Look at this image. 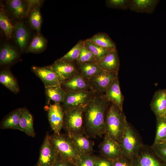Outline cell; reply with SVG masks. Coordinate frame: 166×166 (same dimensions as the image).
I'll return each instance as SVG.
<instances>
[{
  "label": "cell",
  "instance_id": "obj_9",
  "mask_svg": "<svg viewBox=\"0 0 166 166\" xmlns=\"http://www.w3.org/2000/svg\"><path fill=\"white\" fill-rule=\"evenodd\" d=\"M57 156L56 150L50 141L47 133L41 146L36 166H53Z\"/></svg>",
  "mask_w": 166,
  "mask_h": 166
},
{
  "label": "cell",
  "instance_id": "obj_10",
  "mask_svg": "<svg viewBox=\"0 0 166 166\" xmlns=\"http://www.w3.org/2000/svg\"><path fill=\"white\" fill-rule=\"evenodd\" d=\"M49 66L57 74L61 83L78 72L77 64L76 65L74 62H66L59 59Z\"/></svg>",
  "mask_w": 166,
  "mask_h": 166
},
{
  "label": "cell",
  "instance_id": "obj_33",
  "mask_svg": "<svg viewBox=\"0 0 166 166\" xmlns=\"http://www.w3.org/2000/svg\"><path fill=\"white\" fill-rule=\"evenodd\" d=\"M29 22L30 25L40 34L42 20L40 10V6L38 4L32 9L29 17Z\"/></svg>",
  "mask_w": 166,
  "mask_h": 166
},
{
  "label": "cell",
  "instance_id": "obj_12",
  "mask_svg": "<svg viewBox=\"0 0 166 166\" xmlns=\"http://www.w3.org/2000/svg\"><path fill=\"white\" fill-rule=\"evenodd\" d=\"M61 85L65 92L93 90L87 79L83 77L79 72L62 83Z\"/></svg>",
  "mask_w": 166,
  "mask_h": 166
},
{
  "label": "cell",
  "instance_id": "obj_22",
  "mask_svg": "<svg viewBox=\"0 0 166 166\" xmlns=\"http://www.w3.org/2000/svg\"><path fill=\"white\" fill-rule=\"evenodd\" d=\"M77 64L79 73L83 77L88 79L101 73L104 71L95 62H89Z\"/></svg>",
  "mask_w": 166,
  "mask_h": 166
},
{
  "label": "cell",
  "instance_id": "obj_16",
  "mask_svg": "<svg viewBox=\"0 0 166 166\" xmlns=\"http://www.w3.org/2000/svg\"><path fill=\"white\" fill-rule=\"evenodd\" d=\"M104 95L109 102L123 110L124 97L121 90L118 77L109 86Z\"/></svg>",
  "mask_w": 166,
  "mask_h": 166
},
{
  "label": "cell",
  "instance_id": "obj_38",
  "mask_svg": "<svg viewBox=\"0 0 166 166\" xmlns=\"http://www.w3.org/2000/svg\"><path fill=\"white\" fill-rule=\"evenodd\" d=\"M151 147L157 156L166 164V141L152 145Z\"/></svg>",
  "mask_w": 166,
  "mask_h": 166
},
{
  "label": "cell",
  "instance_id": "obj_40",
  "mask_svg": "<svg viewBox=\"0 0 166 166\" xmlns=\"http://www.w3.org/2000/svg\"><path fill=\"white\" fill-rule=\"evenodd\" d=\"M53 166H77L75 163L64 160L58 155Z\"/></svg>",
  "mask_w": 166,
  "mask_h": 166
},
{
  "label": "cell",
  "instance_id": "obj_28",
  "mask_svg": "<svg viewBox=\"0 0 166 166\" xmlns=\"http://www.w3.org/2000/svg\"><path fill=\"white\" fill-rule=\"evenodd\" d=\"M20 109L14 111L8 115L2 121L1 128L20 130Z\"/></svg>",
  "mask_w": 166,
  "mask_h": 166
},
{
  "label": "cell",
  "instance_id": "obj_39",
  "mask_svg": "<svg viewBox=\"0 0 166 166\" xmlns=\"http://www.w3.org/2000/svg\"><path fill=\"white\" fill-rule=\"evenodd\" d=\"M111 160L113 166H133L132 161L123 156Z\"/></svg>",
  "mask_w": 166,
  "mask_h": 166
},
{
  "label": "cell",
  "instance_id": "obj_6",
  "mask_svg": "<svg viewBox=\"0 0 166 166\" xmlns=\"http://www.w3.org/2000/svg\"><path fill=\"white\" fill-rule=\"evenodd\" d=\"M66 92V96L61 105L64 111L85 107L97 93L93 90Z\"/></svg>",
  "mask_w": 166,
  "mask_h": 166
},
{
  "label": "cell",
  "instance_id": "obj_11",
  "mask_svg": "<svg viewBox=\"0 0 166 166\" xmlns=\"http://www.w3.org/2000/svg\"><path fill=\"white\" fill-rule=\"evenodd\" d=\"M48 120L54 133H60L63 127L64 112L60 104L54 103L48 109Z\"/></svg>",
  "mask_w": 166,
  "mask_h": 166
},
{
  "label": "cell",
  "instance_id": "obj_41",
  "mask_svg": "<svg viewBox=\"0 0 166 166\" xmlns=\"http://www.w3.org/2000/svg\"><path fill=\"white\" fill-rule=\"evenodd\" d=\"M94 166H113L111 160L102 157H97Z\"/></svg>",
  "mask_w": 166,
  "mask_h": 166
},
{
  "label": "cell",
  "instance_id": "obj_30",
  "mask_svg": "<svg viewBox=\"0 0 166 166\" xmlns=\"http://www.w3.org/2000/svg\"><path fill=\"white\" fill-rule=\"evenodd\" d=\"M18 56L17 52L12 46L8 44L5 45L0 49V65H6L11 62Z\"/></svg>",
  "mask_w": 166,
  "mask_h": 166
},
{
  "label": "cell",
  "instance_id": "obj_3",
  "mask_svg": "<svg viewBox=\"0 0 166 166\" xmlns=\"http://www.w3.org/2000/svg\"><path fill=\"white\" fill-rule=\"evenodd\" d=\"M50 141L62 158L76 164L80 155L73 142L68 135L60 133L49 136Z\"/></svg>",
  "mask_w": 166,
  "mask_h": 166
},
{
  "label": "cell",
  "instance_id": "obj_23",
  "mask_svg": "<svg viewBox=\"0 0 166 166\" xmlns=\"http://www.w3.org/2000/svg\"><path fill=\"white\" fill-rule=\"evenodd\" d=\"M45 93L49 101L54 103H62L66 95V92L62 87L61 84L45 87Z\"/></svg>",
  "mask_w": 166,
  "mask_h": 166
},
{
  "label": "cell",
  "instance_id": "obj_13",
  "mask_svg": "<svg viewBox=\"0 0 166 166\" xmlns=\"http://www.w3.org/2000/svg\"><path fill=\"white\" fill-rule=\"evenodd\" d=\"M101 157L112 160L123 156L119 143L112 139L105 136L100 145Z\"/></svg>",
  "mask_w": 166,
  "mask_h": 166
},
{
  "label": "cell",
  "instance_id": "obj_34",
  "mask_svg": "<svg viewBox=\"0 0 166 166\" xmlns=\"http://www.w3.org/2000/svg\"><path fill=\"white\" fill-rule=\"evenodd\" d=\"M83 40H80L68 53L59 59L70 62H74L78 58L83 45Z\"/></svg>",
  "mask_w": 166,
  "mask_h": 166
},
{
  "label": "cell",
  "instance_id": "obj_42",
  "mask_svg": "<svg viewBox=\"0 0 166 166\" xmlns=\"http://www.w3.org/2000/svg\"><path fill=\"white\" fill-rule=\"evenodd\" d=\"M165 117H166V112L165 114Z\"/></svg>",
  "mask_w": 166,
  "mask_h": 166
},
{
  "label": "cell",
  "instance_id": "obj_4",
  "mask_svg": "<svg viewBox=\"0 0 166 166\" xmlns=\"http://www.w3.org/2000/svg\"><path fill=\"white\" fill-rule=\"evenodd\" d=\"M119 144L123 156L132 161L142 144L137 134L128 123Z\"/></svg>",
  "mask_w": 166,
  "mask_h": 166
},
{
  "label": "cell",
  "instance_id": "obj_27",
  "mask_svg": "<svg viewBox=\"0 0 166 166\" xmlns=\"http://www.w3.org/2000/svg\"><path fill=\"white\" fill-rule=\"evenodd\" d=\"M83 41L85 46L95 56L97 63L101 61L113 49L100 47L94 44L88 39L83 40Z\"/></svg>",
  "mask_w": 166,
  "mask_h": 166
},
{
  "label": "cell",
  "instance_id": "obj_37",
  "mask_svg": "<svg viewBox=\"0 0 166 166\" xmlns=\"http://www.w3.org/2000/svg\"><path fill=\"white\" fill-rule=\"evenodd\" d=\"M97 157L91 154L80 155L76 164L77 166H94Z\"/></svg>",
  "mask_w": 166,
  "mask_h": 166
},
{
  "label": "cell",
  "instance_id": "obj_21",
  "mask_svg": "<svg viewBox=\"0 0 166 166\" xmlns=\"http://www.w3.org/2000/svg\"><path fill=\"white\" fill-rule=\"evenodd\" d=\"M6 2L9 11L16 19L23 18L28 12V2L20 0H8Z\"/></svg>",
  "mask_w": 166,
  "mask_h": 166
},
{
  "label": "cell",
  "instance_id": "obj_32",
  "mask_svg": "<svg viewBox=\"0 0 166 166\" xmlns=\"http://www.w3.org/2000/svg\"><path fill=\"white\" fill-rule=\"evenodd\" d=\"M46 44L45 39L40 34H37L30 42L26 51L33 53L41 52L45 49Z\"/></svg>",
  "mask_w": 166,
  "mask_h": 166
},
{
  "label": "cell",
  "instance_id": "obj_15",
  "mask_svg": "<svg viewBox=\"0 0 166 166\" xmlns=\"http://www.w3.org/2000/svg\"><path fill=\"white\" fill-rule=\"evenodd\" d=\"M67 135L73 143L80 155L91 154L93 143L82 133Z\"/></svg>",
  "mask_w": 166,
  "mask_h": 166
},
{
  "label": "cell",
  "instance_id": "obj_14",
  "mask_svg": "<svg viewBox=\"0 0 166 166\" xmlns=\"http://www.w3.org/2000/svg\"><path fill=\"white\" fill-rule=\"evenodd\" d=\"M32 71L42 81L45 87L61 84L59 77L49 67L33 66Z\"/></svg>",
  "mask_w": 166,
  "mask_h": 166
},
{
  "label": "cell",
  "instance_id": "obj_36",
  "mask_svg": "<svg viewBox=\"0 0 166 166\" xmlns=\"http://www.w3.org/2000/svg\"><path fill=\"white\" fill-rule=\"evenodd\" d=\"M131 0H108L107 6L112 9L127 10L129 9Z\"/></svg>",
  "mask_w": 166,
  "mask_h": 166
},
{
  "label": "cell",
  "instance_id": "obj_20",
  "mask_svg": "<svg viewBox=\"0 0 166 166\" xmlns=\"http://www.w3.org/2000/svg\"><path fill=\"white\" fill-rule=\"evenodd\" d=\"M20 109V131L24 132L28 136L34 137L35 132L32 116L26 109Z\"/></svg>",
  "mask_w": 166,
  "mask_h": 166
},
{
  "label": "cell",
  "instance_id": "obj_26",
  "mask_svg": "<svg viewBox=\"0 0 166 166\" xmlns=\"http://www.w3.org/2000/svg\"><path fill=\"white\" fill-rule=\"evenodd\" d=\"M88 39L94 44L102 47L109 49H116L115 43L105 33H98Z\"/></svg>",
  "mask_w": 166,
  "mask_h": 166
},
{
  "label": "cell",
  "instance_id": "obj_19",
  "mask_svg": "<svg viewBox=\"0 0 166 166\" xmlns=\"http://www.w3.org/2000/svg\"><path fill=\"white\" fill-rule=\"evenodd\" d=\"M159 2V0H131L129 9L137 13L151 14Z\"/></svg>",
  "mask_w": 166,
  "mask_h": 166
},
{
  "label": "cell",
  "instance_id": "obj_8",
  "mask_svg": "<svg viewBox=\"0 0 166 166\" xmlns=\"http://www.w3.org/2000/svg\"><path fill=\"white\" fill-rule=\"evenodd\" d=\"M118 73L104 71L101 73L91 77L87 80L94 91L105 94L109 86L118 77Z\"/></svg>",
  "mask_w": 166,
  "mask_h": 166
},
{
  "label": "cell",
  "instance_id": "obj_17",
  "mask_svg": "<svg viewBox=\"0 0 166 166\" xmlns=\"http://www.w3.org/2000/svg\"><path fill=\"white\" fill-rule=\"evenodd\" d=\"M150 106L156 118L165 117L166 112V89L155 92Z\"/></svg>",
  "mask_w": 166,
  "mask_h": 166
},
{
  "label": "cell",
  "instance_id": "obj_18",
  "mask_svg": "<svg viewBox=\"0 0 166 166\" xmlns=\"http://www.w3.org/2000/svg\"><path fill=\"white\" fill-rule=\"evenodd\" d=\"M97 63L103 71L118 73L120 64L117 49H112Z\"/></svg>",
  "mask_w": 166,
  "mask_h": 166
},
{
  "label": "cell",
  "instance_id": "obj_5",
  "mask_svg": "<svg viewBox=\"0 0 166 166\" xmlns=\"http://www.w3.org/2000/svg\"><path fill=\"white\" fill-rule=\"evenodd\" d=\"M84 108H77L64 111L63 127L68 134L82 133Z\"/></svg>",
  "mask_w": 166,
  "mask_h": 166
},
{
  "label": "cell",
  "instance_id": "obj_24",
  "mask_svg": "<svg viewBox=\"0 0 166 166\" xmlns=\"http://www.w3.org/2000/svg\"><path fill=\"white\" fill-rule=\"evenodd\" d=\"M14 26L16 41L20 49L24 50L27 43L29 33L23 22H17L14 24Z\"/></svg>",
  "mask_w": 166,
  "mask_h": 166
},
{
  "label": "cell",
  "instance_id": "obj_31",
  "mask_svg": "<svg viewBox=\"0 0 166 166\" xmlns=\"http://www.w3.org/2000/svg\"><path fill=\"white\" fill-rule=\"evenodd\" d=\"M156 118V129L154 143L156 145L166 141V117Z\"/></svg>",
  "mask_w": 166,
  "mask_h": 166
},
{
  "label": "cell",
  "instance_id": "obj_25",
  "mask_svg": "<svg viewBox=\"0 0 166 166\" xmlns=\"http://www.w3.org/2000/svg\"><path fill=\"white\" fill-rule=\"evenodd\" d=\"M0 27L5 36L8 39L11 38L15 30V26L4 8L0 10Z\"/></svg>",
  "mask_w": 166,
  "mask_h": 166
},
{
  "label": "cell",
  "instance_id": "obj_35",
  "mask_svg": "<svg viewBox=\"0 0 166 166\" xmlns=\"http://www.w3.org/2000/svg\"><path fill=\"white\" fill-rule=\"evenodd\" d=\"M76 61L77 64L89 62H97L94 55L85 46L83 41L79 56Z\"/></svg>",
  "mask_w": 166,
  "mask_h": 166
},
{
  "label": "cell",
  "instance_id": "obj_2",
  "mask_svg": "<svg viewBox=\"0 0 166 166\" xmlns=\"http://www.w3.org/2000/svg\"><path fill=\"white\" fill-rule=\"evenodd\" d=\"M105 123V136L119 143L128 123L123 110L112 104L107 110Z\"/></svg>",
  "mask_w": 166,
  "mask_h": 166
},
{
  "label": "cell",
  "instance_id": "obj_1",
  "mask_svg": "<svg viewBox=\"0 0 166 166\" xmlns=\"http://www.w3.org/2000/svg\"><path fill=\"white\" fill-rule=\"evenodd\" d=\"M109 103L104 94L97 93L84 108L85 129L92 136L101 137L105 134V115Z\"/></svg>",
  "mask_w": 166,
  "mask_h": 166
},
{
  "label": "cell",
  "instance_id": "obj_7",
  "mask_svg": "<svg viewBox=\"0 0 166 166\" xmlns=\"http://www.w3.org/2000/svg\"><path fill=\"white\" fill-rule=\"evenodd\" d=\"M133 166H166L150 147L143 144L132 161Z\"/></svg>",
  "mask_w": 166,
  "mask_h": 166
},
{
  "label": "cell",
  "instance_id": "obj_29",
  "mask_svg": "<svg viewBox=\"0 0 166 166\" xmlns=\"http://www.w3.org/2000/svg\"><path fill=\"white\" fill-rule=\"evenodd\" d=\"M0 82L13 93H17L19 92V88L17 83L9 71L4 70L0 72Z\"/></svg>",
  "mask_w": 166,
  "mask_h": 166
}]
</instances>
